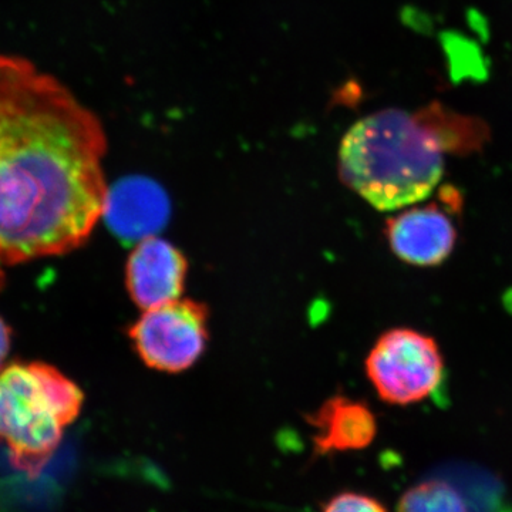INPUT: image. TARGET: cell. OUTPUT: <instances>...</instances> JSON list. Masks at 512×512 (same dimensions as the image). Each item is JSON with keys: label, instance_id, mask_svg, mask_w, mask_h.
Returning a JSON list of instances; mask_svg holds the SVG:
<instances>
[{"label": "cell", "instance_id": "7a4b0ae2", "mask_svg": "<svg viewBox=\"0 0 512 512\" xmlns=\"http://www.w3.org/2000/svg\"><path fill=\"white\" fill-rule=\"evenodd\" d=\"M447 150L417 110L387 109L356 121L339 148L343 183L380 211L426 200L440 183Z\"/></svg>", "mask_w": 512, "mask_h": 512}, {"label": "cell", "instance_id": "8fae6325", "mask_svg": "<svg viewBox=\"0 0 512 512\" xmlns=\"http://www.w3.org/2000/svg\"><path fill=\"white\" fill-rule=\"evenodd\" d=\"M322 512H389L379 500L370 495L343 491L323 505Z\"/></svg>", "mask_w": 512, "mask_h": 512}, {"label": "cell", "instance_id": "4fadbf2b", "mask_svg": "<svg viewBox=\"0 0 512 512\" xmlns=\"http://www.w3.org/2000/svg\"><path fill=\"white\" fill-rule=\"evenodd\" d=\"M3 284H5V276H3L2 269H0V289H2Z\"/></svg>", "mask_w": 512, "mask_h": 512}, {"label": "cell", "instance_id": "8992f818", "mask_svg": "<svg viewBox=\"0 0 512 512\" xmlns=\"http://www.w3.org/2000/svg\"><path fill=\"white\" fill-rule=\"evenodd\" d=\"M187 272V258L180 249L156 235L143 239L127 259L128 295L144 311L178 301Z\"/></svg>", "mask_w": 512, "mask_h": 512}, {"label": "cell", "instance_id": "7c38bea8", "mask_svg": "<svg viewBox=\"0 0 512 512\" xmlns=\"http://www.w3.org/2000/svg\"><path fill=\"white\" fill-rule=\"evenodd\" d=\"M10 345H12V330L6 325L5 320L0 318V367H3V362L9 355Z\"/></svg>", "mask_w": 512, "mask_h": 512}, {"label": "cell", "instance_id": "277c9868", "mask_svg": "<svg viewBox=\"0 0 512 512\" xmlns=\"http://www.w3.org/2000/svg\"><path fill=\"white\" fill-rule=\"evenodd\" d=\"M366 373L383 402H423L443 380V356L436 340L413 329L383 333L366 359Z\"/></svg>", "mask_w": 512, "mask_h": 512}, {"label": "cell", "instance_id": "9c48e42d", "mask_svg": "<svg viewBox=\"0 0 512 512\" xmlns=\"http://www.w3.org/2000/svg\"><path fill=\"white\" fill-rule=\"evenodd\" d=\"M316 456L365 450L377 434L376 416L365 403L338 396L309 417Z\"/></svg>", "mask_w": 512, "mask_h": 512}, {"label": "cell", "instance_id": "52a82bcc", "mask_svg": "<svg viewBox=\"0 0 512 512\" xmlns=\"http://www.w3.org/2000/svg\"><path fill=\"white\" fill-rule=\"evenodd\" d=\"M387 241L400 261L416 266H436L446 261L457 231L439 205L413 207L387 221Z\"/></svg>", "mask_w": 512, "mask_h": 512}, {"label": "cell", "instance_id": "5b68a950", "mask_svg": "<svg viewBox=\"0 0 512 512\" xmlns=\"http://www.w3.org/2000/svg\"><path fill=\"white\" fill-rule=\"evenodd\" d=\"M138 356L151 369L180 373L202 356L208 342V309L191 299L144 311L128 330Z\"/></svg>", "mask_w": 512, "mask_h": 512}, {"label": "cell", "instance_id": "3957f363", "mask_svg": "<svg viewBox=\"0 0 512 512\" xmlns=\"http://www.w3.org/2000/svg\"><path fill=\"white\" fill-rule=\"evenodd\" d=\"M80 387L46 363L0 367V444L16 467L36 473L82 412Z\"/></svg>", "mask_w": 512, "mask_h": 512}, {"label": "cell", "instance_id": "30bf717a", "mask_svg": "<svg viewBox=\"0 0 512 512\" xmlns=\"http://www.w3.org/2000/svg\"><path fill=\"white\" fill-rule=\"evenodd\" d=\"M397 512H471L456 485L443 478H427L414 484L397 504Z\"/></svg>", "mask_w": 512, "mask_h": 512}, {"label": "cell", "instance_id": "ba28073f", "mask_svg": "<svg viewBox=\"0 0 512 512\" xmlns=\"http://www.w3.org/2000/svg\"><path fill=\"white\" fill-rule=\"evenodd\" d=\"M170 215L163 188L147 178H127L107 191L103 217L111 231L126 241L154 237Z\"/></svg>", "mask_w": 512, "mask_h": 512}, {"label": "cell", "instance_id": "6da1fadb", "mask_svg": "<svg viewBox=\"0 0 512 512\" xmlns=\"http://www.w3.org/2000/svg\"><path fill=\"white\" fill-rule=\"evenodd\" d=\"M106 134L59 80L0 55V264L67 254L103 217Z\"/></svg>", "mask_w": 512, "mask_h": 512}]
</instances>
